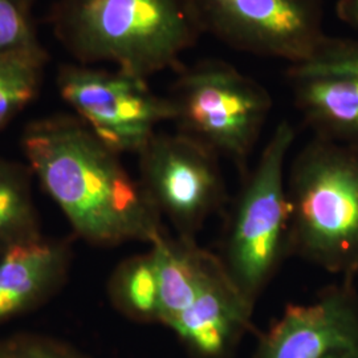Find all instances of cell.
I'll return each mask as SVG.
<instances>
[{
	"label": "cell",
	"mask_w": 358,
	"mask_h": 358,
	"mask_svg": "<svg viewBox=\"0 0 358 358\" xmlns=\"http://www.w3.org/2000/svg\"><path fill=\"white\" fill-rule=\"evenodd\" d=\"M22 146L44 190L87 242L152 244L165 232L141 182L130 177L120 154L80 120L52 117L32 122Z\"/></svg>",
	"instance_id": "6da1fadb"
},
{
	"label": "cell",
	"mask_w": 358,
	"mask_h": 358,
	"mask_svg": "<svg viewBox=\"0 0 358 358\" xmlns=\"http://www.w3.org/2000/svg\"><path fill=\"white\" fill-rule=\"evenodd\" d=\"M51 20L80 64L110 63L145 78L179 69L202 35L190 0H60Z\"/></svg>",
	"instance_id": "7a4b0ae2"
},
{
	"label": "cell",
	"mask_w": 358,
	"mask_h": 358,
	"mask_svg": "<svg viewBox=\"0 0 358 358\" xmlns=\"http://www.w3.org/2000/svg\"><path fill=\"white\" fill-rule=\"evenodd\" d=\"M289 255L341 279L358 275V146L313 137L287 173Z\"/></svg>",
	"instance_id": "3957f363"
},
{
	"label": "cell",
	"mask_w": 358,
	"mask_h": 358,
	"mask_svg": "<svg viewBox=\"0 0 358 358\" xmlns=\"http://www.w3.org/2000/svg\"><path fill=\"white\" fill-rule=\"evenodd\" d=\"M296 130L282 120L271 134L231 208L222 260L232 282L254 306L289 255L287 159Z\"/></svg>",
	"instance_id": "277c9868"
},
{
	"label": "cell",
	"mask_w": 358,
	"mask_h": 358,
	"mask_svg": "<svg viewBox=\"0 0 358 358\" xmlns=\"http://www.w3.org/2000/svg\"><path fill=\"white\" fill-rule=\"evenodd\" d=\"M178 71L166 96L177 131L230 159L245 174L272 109L268 90L219 59Z\"/></svg>",
	"instance_id": "5b68a950"
},
{
	"label": "cell",
	"mask_w": 358,
	"mask_h": 358,
	"mask_svg": "<svg viewBox=\"0 0 358 358\" xmlns=\"http://www.w3.org/2000/svg\"><path fill=\"white\" fill-rule=\"evenodd\" d=\"M57 87L78 120L115 153H140L157 127L173 120L166 96L153 92L148 78L121 69L64 65Z\"/></svg>",
	"instance_id": "8992f818"
},
{
	"label": "cell",
	"mask_w": 358,
	"mask_h": 358,
	"mask_svg": "<svg viewBox=\"0 0 358 358\" xmlns=\"http://www.w3.org/2000/svg\"><path fill=\"white\" fill-rule=\"evenodd\" d=\"M190 4L202 35L288 65L306 59L327 36L322 0H190Z\"/></svg>",
	"instance_id": "52a82bcc"
},
{
	"label": "cell",
	"mask_w": 358,
	"mask_h": 358,
	"mask_svg": "<svg viewBox=\"0 0 358 358\" xmlns=\"http://www.w3.org/2000/svg\"><path fill=\"white\" fill-rule=\"evenodd\" d=\"M142 187L180 238L195 239L226 202L219 157L182 133H155L138 153Z\"/></svg>",
	"instance_id": "ba28073f"
},
{
	"label": "cell",
	"mask_w": 358,
	"mask_h": 358,
	"mask_svg": "<svg viewBox=\"0 0 358 358\" xmlns=\"http://www.w3.org/2000/svg\"><path fill=\"white\" fill-rule=\"evenodd\" d=\"M287 80L315 137L358 146V38L327 35Z\"/></svg>",
	"instance_id": "9c48e42d"
},
{
	"label": "cell",
	"mask_w": 358,
	"mask_h": 358,
	"mask_svg": "<svg viewBox=\"0 0 358 358\" xmlns=\"http://www.w3.org/2000/svg\"><path fill=\"white\" fill-rule=\"evenodd\" d=\"M255 358H358V292L341 279L312 301L289 304L262 338Z\"/></svg>",
	"instance_id": "30bf717a"
},
{
	"label": "cell",
	"mask_w": 358,
	"mask_h": 358,
	"mask_svg": "<svg viewBox=\"0 0 358 358\" xmlns=\"http://www.w3.org/2000/svg\"><path fill=\"white\" fill-rule=\"evenodd\" d=\"M254 308L217 255L190 307L169 329L196 357L224 358L248 329Z\"/></svg>",
	"instance_id": "8fae6325"
},
{
	"label": "cell",
	"mask_w": 358,
	"mask_h": 358,
	"mask_svg": "<svg viewBox=\"0 0 358 358\" xmlns=\"http://www.w3.org/2000/svg\"><path fill=\"white\" fill-rule=\"evenodd\" d=\"M69 259L65 244L41 236L0 250V322L48 297L63 282Z\"/></svg>",
	"instance_id": "7c38bea8"
},
{
	"label": "cell",
	"mask_w": 358,
	"mask_h": 358,
	"mask_svg": "<svg viewBox=\"0 0 358 358\" xmlns=\"http://www.w3.org/2000/svg\"><path fill=\"white\" fill-rule=\"evenodd\" d=\"M159 282V321L170 327L190 307L217 255L201 248L195 239L161 234L153 243Z\"/></svg>",
	"instance_id": "4fadbf2b"
},
{
	"label": "cell",
	"mask_w": 358,
	"mask_h": 358,
	"mask_svg": "<svg viewBox=\"0 0 358 358\" xmlns=\"http://www.w3.org/2000/svg\"><path fill=\"white\" fill-rule=\"evenodd\" d=\"M108 292L113 306L129 319L158 322L159 282L153 251L131 256L117 266Z\"/></svg>",
	"instance_id": "5bb4252c"
},
{
	"label": "cell",
	"mask_w": 358,
	"mask_h": 358,
	"mask_svg": "<svg viewBox=\"0 0 358 358\" xmlns=\"http://www.w3.org/2000/svg\"><path fill=\"white\" fill-rule=\"evenodd\" d=\"M38 238L28 170L0 157V250Z\"/></svg>",
	"instance_id": "9a60e30c"
},
{
	"label": "cell",
	"mask_w": 358,
	"mask_h": 358,
	"mask_svg": "<svg viewBox=\"0 0 358 358\" xmlns=\"http://www.w3.org/2000/svg\"><path fill=\"white\" fill-rule=\"evenodd\" d=\"M45 51L0 53V130L38 96Z\"/></svg>",
	"instance_id": "2e32d148"
},
{
	"label": "cell",
	"mask_w": 358,
	"mask_h": 358,
	"mask_svg": "<svg viewBox=\"0 0 358 358\" xmlns=\"http://www.w3.org/2000/svg\"><path fill=\"white\" fill-rule=\"evenodd\" d=\"M31 1L0 0V53L43 52L31 17Z\"/></svg>",
	"instance_id": "e0dca14e"
},
{
	"label": "cell",
	"mask_w": 358,
	"mask_h": 358,
	"mask_svg": "<svg viewBox=\"0 0 358 358\" xmlns=\"http://www.w3.org/2000/svg\"><path fill=\"white\" fill-rule=\"evenodd\" d=\"M0 358H88L73 346L40 334H16L0 341Z\"/></svg>",
	"instance_id": "ac0fdd59"
},
{
	"label": "cell",
	"mask_w": 358,
	"mask_h": 358,
	"mask_svg": "<svg viewBox=\"0 0 358 358\" xmlns=\"http://www.w3.org/2000/svg\"><path fill=\"white\" fill-rule=\"evenodd\" d=\"M336 15L341 23L358 29V0H338Z\"/></svg>",
	"instance_id": "d6986e66"
},
{
	"label": "cell",
	"mask_w": 358,
	"mask_h": 358,
	"mask_svg": "<svg viewBox=\"0 0 358 358\" xmlns=\"http://www.w3.org/2000/svg\"><path fill=\"white\" fill-rule=\"evenodd\" d=\"M28 1H32V0H28Z\"/></svg>",
	"instance_id": "ffe728a7"
}]
</instances>
